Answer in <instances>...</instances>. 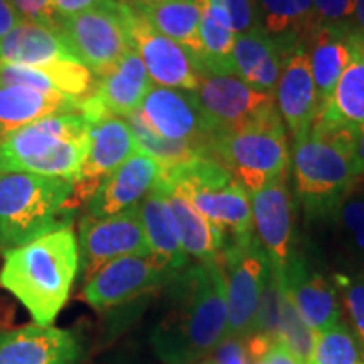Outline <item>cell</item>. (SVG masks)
<instances>
[{
    "label": "cell",
    "instance_id": "5b68a950",
    "mask_svg": "<svg viewBox=\"0 0 364 364\" xmlns=\"http://www.w3.org/2000/svg\"><path fill=\"white\" fill-rule=\"evenodd\" d=\"M90 124L80 110L56 113L0 140V171L75 181L88 154Z\"/></svg>",
    "mask_w": 364,
    "mask_h": 364
},
{
    "label": "cell",
    "instance_id": "6da1fadb",
    "mask_svg": "<svg viewBox=\"0 0 364 364\" xmlns=\"http://www.w3.org/2000/svg\"><path fill=\"white\" fill-rule=\"evenodd\" d=\"M171 304L152 332V348L166 364H193L226 339V280L220 257L177 272Z\"/></svg>",
    "mask_w": 364,
    "mask_h": 364
},
{
    "label": "cell",
    "instance_id": "5bb4252c",
    "mask_svg": "<svg viewBox=\"0 0 364 364\" xmlns=\"http://www.w3.org/2000/svg\"><path fill=\"white\" fill-rule=\"evenodd\" d=\"M130 34L135 53L142 59L154 83L166 88L198 90L204 75L198 59L176 41L157 33L134 9H132Z\"/></svg>",
    "mask_w": 364,
    "mask_h": 364
},
{
    "label": "cell",
    "instance_id": "74e56055",
    "mask_svg": "<svg viewBox=\"0 0 364 364\" xmlns=\"http://www.w3.org/2000/svg\"><path fill=\"white\" fill-rule=\"evenodd\" d=\"M354 4L356 0H312L316 24L336 29H351Z\"/></svg>",
    "mask_w": 364,
    "mask_h": 364
},
{
    "label": "cell",
    "instance_id": "8d00e7d4",
    "mask_svg": "<svg viewBox=\"0 0 364 364\" xmlns=\"http://www.w3.org/2000/svg\"><path fill=\"white\" fill-rule=\"evenodd\" d=\"M248 354H258L267 364H304L297 354L279 338L253 334L245 343Z\"/></svg>",
    "mask_w": 364,
    "mask_h": 364
},
{
    "label": "cell",
    "instance_id": "1f68e13d",
    "mask_svg": "<svg viewBox=\"0 0 364 364\" xmlns=\"http://www.w3.org/2000/svg\"><path fill=\"white\" fill-rule=\"evenodd\" d=\"M125 120L129 122L130 129L134 132L139 149L144 150L145 154H149L152 159H156L162 172L169 171L172 167L179 166V164L193 161V159L206 157L201 150L193 147V145L172 142V140H166L162 136H159L156 132L149 129L139 112H134Z\"/></svg>",
    "mask_w": 364,
    "mask_h": 364
},
{
    "label": "cell",
    "instance_id": "30bf717a",
    "mask_svg": "<svg viewBox=\"0 0 364 364\" xmlns=\"http://www.w3.org/2000/svg\"><path fill=\"white\" fill-rule=\"evenodd\" d=\"M136 112L159 136L193 145L204 156L213 159L211 142L215 130L204 115L194 91L150 86Z\"/></svg>",
    "mask_w": 364,
    "mask_h": 364
},
{
    "label": "cell",
    "instance_id": "2e32d148",
    "mask_svg": "<svg viewBox=\"0 0 364 364\" xmlns=\"http://www.w3.org/2000/svg\"><path fill=\"white\" fill-rule=\"evenodd\" d=\"M253 230L270 260L272 272L282 279L294 252L295 204L287 188V176L270 182L265 188L250 194Z\"/></svg>",
    "mask_w": 364,
    "mask_h": 364
},
{
    "label": "cell",
    "instance_id": "7c38bea8",
    "mask_svg": "<svg viewBox=\"0 0 364 364\" xmlns=\"http://www.w3.org/2000/svg\"><path fill=\"white\" fill-rule=\"evenodd\" d=\"M194 93L215 135L238 130L279 112L273 95L255 90L236 75L204 73Z\"/></svg>",
    "mask_w": 364,
    "mask_h": 364
},
{
    "label": "cell",
    "instance_id": "9c48e42d",
    "mask_svg": "<svg viewBox=\"0 0 364 364\" xmlns=\"http://www.w3.org/2000/svg\"><path fill=\"white\" fill-rule=\"evenodd\" d=\"M228 299L226 339H248L257 332L258 312L272 265L257 235L230 241L220 255Z\"/></svg>",
    "mask_w": 364,
    "mask_h": 364
},
{
    "label": "cell",
    "instance_id": "d4e9b609",
    "mask_svg": "<svg viewBox=\"0 0 364 364\" xmlns=\"http://www.w3.org/2000/svg\"><path fill=\"white\" fill-rule=\"evenodd\" d=\"M80 110V100L17 85H0V140L21 127L56 113Z\"/></svg>",
    "mask_w": 364,
    "mask_h": 364
},
{
    "label": "cell",
    "instance_id": "9a60e30c",
    "mask_svg": "<svg viewBox=\"0 0 364 364\" xmlns=\"http://www.w3.org/2000/svg\"><path fill=\"white\" fill-rule=\"evenodd\" d=\"M139 150L129 122L120 117H108L90 125L88 154L80 174L73 181L71 206L80 208L88 203L103 179L130 159Z\"/></svg>",
    "mask_w": 364,
    "mask_h": 364
},
{
    "label": "cell",
    "instance_id": "ffe728a7",
    "mask_svg": "<svg viewBox=\"0 0 364 364\" xmlns=\"http://www.w3.org/2000/svg\"><path fill=\"white\" fill-rule=\"evenodd\" d=\"M275 105L294 139L312 129L318 115V105L307 46H299L287 53L275 88Z\"/></svg>",
    "mask_w": 364,
    "mask_h": 364
},
{
    "label": "cell",
    "instance_id": "f35d334b",
    "mask_svg": "<svg viewBox=\"0 0 364 364\" xmlns=\"http://www.w3.org/2000/svg\"><path fill=\"white\" fill-rule=\"evenodd\" d=\"M24 21L36 22L58 33L59 19L51 6V0H11Z\"/></svg>",
    "mask_w": 364,
    "mask_h": 364
},
{
    "label": "cell",
    "instance_id": "e575fe53",
    "mask_svg": "<svg viewBox=\"0 0 364 364\" xmlns=\"http://www.w3.org/2000/svg\"><path fill=\"white\" fill-rule=\"evenodd\" d=\"M334 285L341 294V306L348 314L351 331L356 336L364 351V275H346L338 273Z\"/></svg>",
    "mask_w": 364,
    "mask_h": 364
},
{
    "label": "cell",
    "instance_id": "f546056e",
    "mask_svg": "<svg viewBox=\"0 0 364 364\" xmlns=\"http://www.w3.org/2000/svg\"><path fill=\"white\" fill-rule=\"evenodd\" d=\"M331 125L356 127L364 124V41H359L354 54L336 85L327 107L316 118Z\"/></svg>",
    "mask_w": 364,
    "mask_h": 364
},
{
    "label": "cell",
    "instance_id": "d6a6232c",
    "mask_svg": "<svg viewBox=\"0 0 364 364\" xmlns=\"http://www.w3.org/2000/svg\"><path fill=\"white\" fill-rule=\"evenodd\" d=\"M306 364H364V351L346 322L318 332Z\"/></svg>",
    "mask_w": 364,
    "mask_h": 364
},
{
    "label": "cell",
    "instance_id": "e0dca14e",
    "mask_svg": "<svg viewBox=\"0 0 364 364\" xmlns=\"http://www.w3.org/2000/svg\"><path fill=\"white\" fill-rule=\"evenodd\" d=\"M152 80L142 59L132 49L110 71L97 78V88L80 100V113L90 125L108 117L127 118L136 112L149 93Z\"/></svg>",
    "mask_w": 364,
    "mask_h": 364
},
{
    "label": "cell",
    "instance_id": "4dcf8cb0",
    "mask_svg": "<svg viewBox=\"0 0 364 364\" xmlns=\"http://www.w3.org/2000/svg\"><path fill=\"white\" fill-rule=\"evenodd\" d=\"M199 39H201V66L209 75H235L233 48L236 34L220 24L209 12L208 2H204L201 24H199Z\"/></svg>",
    "mask_w": 364,
    "mask_h": 364
},
{
    "label": "cell",
    "instance_id": "f6af8a7d",
    "mask_svg": "<svg viewBox=\"0 0 364 364\" xmlns=\"http://www.w3.org/2000/svg\"><path fill=\"white\" fill-rule=\"evenodd\" d=\"M120 2H125L127 4V2H132V0H120Z\"/></svg>",
    "mask_w": 364,
    "mask_h": 364
},
{
    "label": "cell",
    "instance_id": "d590c367",
    "mask_svg": "<svg viewBox=\"0 0 364 364\" xmlns=\"http://www.w3.org/2000/svg\"><path fill=\"white\" fill-rule=\"evenodd\" d=\"M334 218H338L354 252L364 258V188H358V184L354 186V189L341 203Z\"/></svg>",
    "mask_w": 364,
    "mask_h": 364
},
{
    "label": "cell",
    "instance_id": "cb8c5ba5",
    "mask_svg": "<svg viewBox=\"0 0 364 364\" xmlns=\"http://www.w3.org/2000/svg\"><path fill=\"white\" fill-rule=\"evenodd\" d=\"M287 54L262 27L238 34L233 48L235 75L255 90L275 97Z\"/></svg>",
    "mask_w": 364,
    "mask_h": 364
},
{
    "label": "cell",
    "instance_id": "83f0119b",
    "mask_svg": "<svg viewBox=\"0 0 364 364\" xmlns=\"http://www.w3.org/2000/svg\"><path fill=\"white\" fill-rule=\"evenodd\" d=\"M258 27L280 46L285 54L307 46L316 31L312 0H257Z\"/></svg>",
    "mask_w": 364,
    "mask_h": 364
},
{
    "label": "cell",
    "instance_id": "8fae6325",
    "mask_svg": "<svg viewBox=\"0 0 364 364\" xmlns=\"http://www.w3.org/2000/svg\"><path fill=\"white\" fill-rule=\"evenodd\" d=\"M166 263L152 253L112 260L93 273L83 287L85 302L98 311L130 302L174 279Z\"/></svg>",
    "mask_w": 364,
    "mask_h": 364
},
{
    "label": "cell",
    "instance_id": "ab89813d",
    "mask_svg": "<svg viewBox=\"0 0 364 364\" xmlns=\"http://www.w3.org/2000/svg\"><path fill=\"white\" fill-rule=\"evenodd\" d=\"M216 364H248V354L245 341L228 338L218 348Z\"/></svg>",
    "mask_w": 364,
    "mask_h": 364
},
{
    "label": "cell",
    "instance_id": "7402d4cb",
    "mask_svg": "<svg viewBox=\"0 0 364 364\" xmlns=\"http://www.w3.org/2000/svg\"><path fill=\"white\" fill-rule=\"evenodd\" d=\"M359 41L363 39H359L351 29L317 26L312 33L307 51L317 91L318 113L329 105L336 85L351 61Z\"/></svg>",
    "mask_w": 364,
    "mask_h": 364
},
{
    "label": "cell",
    "instance_id": "4316f807",
    "mask_svg": "<svg viewBox=\"0 0 364 364\" xmlns=\"http://www.w3.org/2000/svg\"><path fill=\"white\" fill-rule=\"evenodd\" d=\"M139 213L150 253L176 273L188 267L189 258L182 250L174 215L167 204L161 182H157L156 188L139 204Z\"/></svg>",
    "mask_w": 364,
    "mask_h": 364
},
{
    "label": "cell",
    "instance_id": "f1b7e54d",
    "mask_svg": "<svg viewBox=\"0 0 364 364\" xmlns=\"http://www.w3.org/2000/svg\"><path fill=\"white\" fill-rule=\"evenodd\" d=\"M159 182H161L164 193H166L167 204L174 215L182 250L188 255V258H194L196 262L216 260L226 247V236L223 235V231L211 225L191 204L188 198H184L174 189L167 188L161 179Z\"/></svg>",
    "mask_w": 364,
    "mask_h": 364
},
{
    "label": "cell",
    "instance_id": "52a82bcc",
    "mask_svg": "<svg viewBox=\"0 0 364 364\" xmlns=\"http://www.w3.org/2000/svg\"><path fill=\"white\" fill-rule=\"evenodd\" d=\"M211 157L225 166L248 194L285 177L290 154L279 112L238 130L216 134L211 142Z\"/></svg>",
    "mask_w": 364,
    "mask_h": 364
},
{
    "label": "cell",
    "instance_id": "7a4b0ae2",
    "mask_svg": "<svg viewBox=\"0 0 364 364\" xmlns=\"http://www.w3.org/2000/svg\"><path fill=\"white\" fill-rule=\"evenodd\" d=\"M80 270L71 226L4 253L0 285L27 309L38 326H51L63 311Z\"/></svg>",
    "mask_w": 364,
    "mask_h": 364
},
{
    "label": "cell",
    "instance_id": "ac0fdd59",
    "mask_svg": "<svg viewBox=\"0 0 364 364\" xmlns=\"http://www.w3.org/2000/svg\"><path fill=\"white\" fill-rule=\"evenodd\" d=\"M161 176L162 169L156 159L139 149L115 172L102 181L86 203V216L108 218L136 208L156 188Z\"/></svg>",
    "mask_w": 364,
    "mask_h": 364
},
{
    "label": "cell",
    "instance_id": "277c9868",
    "mask_svg": "<svg viewBox=\"0 0 364 364\" xmlns=\"http://www.w3.org/2000/svg\"><path fill=\"white\" fill-rule=\"evenodd\" d=\"M71 196L70 179L0 171V250L6 253L70 226Z\"/></svg>",
    "mask_w": 364,
    "mask_h": 364
},
{
    "label": "cell",
    "instance_id": "8992f818",
    "mask_svg": "<svg viewBox=\"0 0 364 364\" xmlns=\"http://www.w3.org/2000/svg\"><path fill=\"white\" fill-rule=\"evenodd\" d=\"M161 181L177 191L230 241L255 235L247 189L215 159L199 157L162 172Z\"/></svg>",
    "mask_w": 364,
    "mask_h": 364
},
{
    "label": "cell",
    "instance_id": "bcb514c9",
    "mask_svg": "<svg viewBox=\"0 0 364 364\" xmlns=\"http://www.w3.org/2000/svg\"><path fill=\"white\" fill-rule=\"evenodd\" d=\"M203 364H213V363H203Z\"/></svg>",
    "mask_w": 364,
    "mask_h": 364
},
{
    "label": "cell",
    "instance_id": "836d02e7",
    "mask_svg": "<svg viewBox=\"0 0 364 364\" xmlns=\"http://www.w3.org/2000/svg\"><path fill=\"white\" fill-rule=\"evenodd\" d=\"M213 17L233 34L258 27L257 0H206Z\"/></svg>",
    "mask_w": 364,
    "mask_h": 364
},
{
    "label": "cell",
    "instance_id": "4fadbf2b",
    "mask_svg": "<svg viewBox=\"0 0 364 364\" xmlns=\"http://www.w3.org/2000/svg\"><path fill=\"white\" fill-rule=\"evenodd\" d=\"M139 206L108 218L85 216L80 223V257L85 280L105 263L129 255H149Z\"/></svg>",
    "mask_w": 364,
    "mask_h": 364
},
{
    "label": "cell",
    "instance_id": "b9f144b4",
    "mask_svg": "<svg viewBox=\"0 0 364 364\" xmlns=\"http://www.w3.org/2000/svg\"><path fill=\"white\" fill-rule=\"evenodd\" d=\"M21 21V14L12 6L11 0H0V39L6 38Z\"/></svg>",
    "mask_w": 364,
    "mask_h": 364
},
{
    "label": "cell",
    "instance_id": "3957f363",
    "mask_svg": "<svg viewBox=\"0 0 364 364\" xmlns=\"http://www.w3.org/2000/svg\"><path fill=\"white\" fill-rule=\"evenodd\" d=\"M356 129L316 120L307 134L294 139V191L309 218H334L358 184L353 167Z\"/></svg>",
    "mask_w": 364,
    "mask_h": 364
},
{
    "label": "cell",
    "instance_id": "ba28073f",
    "mask_svg": "<svg viewBox=\"0 0 364 364\" xmlns=\"http://www.w3.org/2000/svg\"><path fill=\"white\" fill-rule=\"evenodd\" d=\"M132 9L120 0H97L86 11L59 19L58 34L68 53L97 78L134 49Z\"/></svg>",
    "mask_w": 364,
    "mask_h": 364
},
{
    "label": "cell",
    "instance_id": "60d3db41",
    "mask_svg": "<svg viewBox=\"0 0 364 364\" xmlns=\"http://www.w3.org/2000/svg\"><path fill=\"white\" fill-rule=\"evenodd\" d=\"M97 0H51V6L56 12L58 19H65V17H71L75 14L86 11Z\"/></svg>",
    "mask_w": 364,
    "mask_h": 364
},
{
    "label": "cell",
    "instance_id": "ee69618b",
    "mask_svg": "<svg viewBox=\"0 0 364 364\" xmlns=\"http://www.w3.org/2000/svg\"><path fill=\"white\" fill-rule=\"evenodd\" d=\"M351 29L359 39L364 41V0H356V4H354Z\"/></svg>",
    "mask_w": 364,
    "mask_h": 364
},
{
    "label": "cell",
    "instance_id": "603a6c76",
    "mask_svg": "<svg viewBox=\"0 0 364 364\" xmlns=\"http://www.w3.org/2000/svg\"><path fill=\"white\" fill-rule=\"evenodd\" d=\"M204 2L206 0H132L127 4L157 33L188 49L201 66L203 48L199 24Z\"/></svg>",
    "mask_w": 364,
    "mask_h": 364
},
{
    "label": "cell",
    "instance_id": "484cf974",
    "mask_svg": "<svg viewBox=\"0 0 364 364\" xmlns=\"http://www.w3.org/2000/svg\"><path fill=\"white\" fill-rule=\"evenodd\" d=\"M75 59L56 31L22 19L6 38L0 39V63L43 70L63 61Z\"/></svg>",
    "mask_w": 364,
    "mask_h": 364
},
{
    "label": "cell",
    "instance_id": "7bdbcfd3",
    "mask_svg": "<svg viewBox=\"0 0 364 364\" xmlns=\"http://www.w3.org/2000/svg\"><path fill=\"white\" fill-rule=\"evenodd\" d=\"M353 167L358 184L364 181V124L356 129L353 149Z\"/></svg>",
    "mask_w": 364,
    "mask_h": 364
},
{
    "label": "cell",
    "instance_id": "44dd1931",
    "mask_svg": "<svg viewBox=\"0 0 364 364\" xmlns=\"http://www.w3.org/2000/svg\"><path fill=\"white\" fill-rule=\"evenodd\" d=\"M75 336L53 326H24L0 334V364H75Z\"/></svg>",
    "mask_w": 364,
    "mask_h": 364
},
{
    "label": "cell",
    "instance_id": "d6986e66",
    "mask_svg": "<svg viewBox=\"0 0 364 364\" xmlns=\"http://www.w3.org/2000/svg\"><path fill=\"white\" fill-rule=\"evenodd\" d=\"M279 284L292 300L294 309L314 334L334 327L343 321L339 292L334 282L321 273L309 270L295 255Z\"/></svg>",
    "mask_w": 364,
    "mask_h": 364
}]
</instances>
